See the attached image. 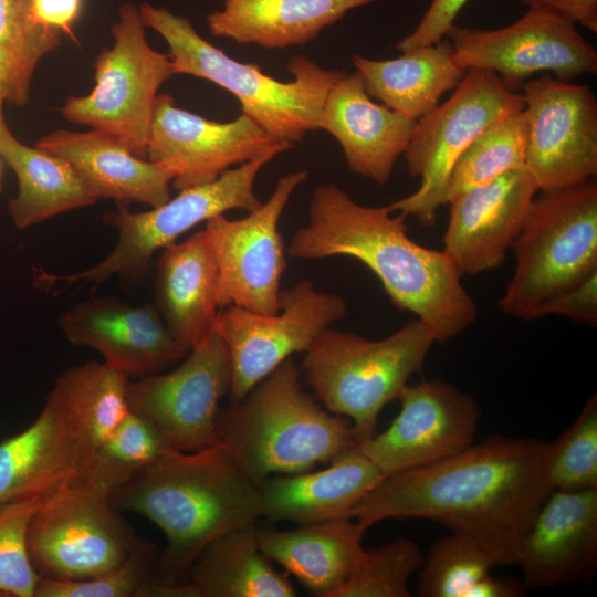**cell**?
Returning <instances> with one entry per match:
<instances>
[{
	"label": "cell",
	"mask_w": 597,
	"mask_h": 597,
	"mask_svg": "<svg viewBox=\"0 0 597 597\" xmlns=\"http://www.w3.org/2000/svg\"><path fill=\"white\" fill-rule=\"evenodd\" d=\"M307 170L282 176L271 196L240 219L223 214L205 222L218 266V304L272 315L279 312L281 280L286 268L281 216Z\"/></svg>",
	"instance_id": "cell-15"
},
{
	"label": "cell",
	"mask_w": 597,
	"mask_h": 597,
	"mask_svg": "<svg viewBox=\"0 0 597 597\" xmlns=\"http://www.w3.org/2000/svg\"><path fill=\"white\" fill-rule=\"evenodd\" d=\"M230 387L229 353L213 329L172 370L129 379L126 401L170 449L195 452L220 442L219 404Z\"/></svg>",
	"instance_id": "cell-14"
},
{
	"label": "cell",
	"mask_w": 597,
	"mask_h": 597,
	"mask_svg": "<svg viewBox=\"0 0 597 597\" xmlns=\"http://www.w3.org/2000/svg\"><path fill=\"white\" fill-rule=\"evenodd\" d=\"M494 564L473 541L452 533L438 538L423 557L417 587L419 597H464Z\"/></svg>",
	"instance_id": "cell-37"
},
{
	"label": "cell",
	"mask_w": 597,
	"mask_h": 597,
	"mask_svg": "<svg viewBox=\"0 0 597 597\" xmlns=\"http://www.w3.org/2000/svg\"><path fill=\"white\" fill-rule=\"evenodd\" d=\"M219 441L255 484L312 470L357 446L349 419L323 408L284 360L237 404L219 411Z\"/></svg>",
	"instance_id": "cell-4"
},
{
	"label": "cell",
	"mask_w": 597,
	"mask_h": 597,
	"mask_svg": "<svg viewBox=\"0 0 597 597\" xmlns=\"http://www.w3.org/2000/svg\"><path fill=\"white\" fill-rule=\"evenodd\" d=\"M294 145L279 143L256 158L224 171L216 180L178 191L161 206L132 212L117 206L104 214V221L117 231L113 250L94 265L72 273L41 270L36 282L44 287L60 283L61 289L75 283L101 284L112 276L135 280L149 269L153 255L175 243L179 237L201 222L230 210L247 212L262 201L254 190L261 169Z\"/></svg>",
	"instance_id": "cell-8"
},
{
	"label": "cell",
	"mask_w": 597,
	"mask_h": 597,
	"mask_svg": "<svg viewBox=\"0 0 597 597\" xmlns=\"http://www.w3.org/2000/svg\"><path fill=\"white\" fill-rule=\"evenodd\" d=\"M36 147L71 165L92 195L112 199L117 206H161L171 198L172 172L163 165L137 157L116 136L92 128L88 132L55 129Z\"/></svg>",
	"instance_id": "cell-24"
},
{
	"label": "cell",
	"mask_w": 597,
	"mask_h": 597,
	"mask_svg": "<svg viewBox=\"0 0 597 597\" xmlns=\"http://www.w3.org/2000/svg\"><path fill=\"white\" fill-rule=\"evenodd\" d=\"M106 437L77 367L63 371L35 420L0 441V505L84 478Z\"/></svg>",
	"instance_id": "cell-10"
},
{
	"label": "cell",
	"mask_w": 597,
	"mask_h": 597,
	"mask_svg": "<svg viewBox=\"0 0 597 597\" xmlns=\"http://www.w3.org/2000/svg\"><path fill=\"white\" fill-rule=\"evenodd\" d=\"M352 61L370 97L416 121L437 107L441 96L454 90L467 73L457 64L447 38L395 59L354 55Z\"/></svg>",
	"instance_id": "cell-29"
},
{
	"label": "cell",
	"mask_w": 597,
	"mask_h": 597,
	"mask_svg": "<svg viewBox=\"0 0 597 597\" xmlns=\"http://www.w3.org/2000/svg\"><path fill=\"white\" fill-rule=\"evenodd\" d=\"M389 427L357 443L386 476L452 457L473 443L480 421L476 400L441 379L406 386Z\"/></svg>",
	"instance_id": "cell-18"
},
{
	"label": "cell",
	"mask_w": 597,
	"mask_h": 597,
	"mask_svg": "<svg viewBox=\"0 0 597 597\" xmlns=\"http://www.w3.org/2000/svg\"><path fill=\"white\" fill-rule=\"evenodd\" d=\"M523 88L524 167L538 191L572 188L597 175V100L589 86L549 75Z\"/></svg>",
	"instance_id": "cell-16"
},
{
	"label": "cell",
	"mask_w": 597,
	"mask_h": 597,
	"mask_svg": "<svg viewBox=\"0 0 597 597\" xmlns=\"http://www.w3.org/2000/svg\"><path fill=\"white\" fill-rule=\"evenodd\" d=\"M279 143L243 113L230 122H217L177 107L169 94H159L146 158L168 168L172 187L180 191L211 182Z\"/></svg>",
	"instance_id": "cell-19"
},
{
	"label": "cell",
	"mask_w": 597,
	"mask_h": 597,
	"mask_svg": "<svg viewBox=\"0 0 597 597\" xmlns=\"http://www.w3.org/2000/svg\"><path fill=\"white\" fill-rule=\"evenodd\" d=\"M528 9L544 10L597 32V0H522Z\"/></svg>",
	"instance_id": "cell-43"
},
{
	"label": "cell",
	"mask_w": 597,
	"mask_h": 597,
	"mask_svg": "<svg viewBox=\"0 0 597 597\" xmlns=\"http://www.w3.org/2000/svg\"><path fill=\"white\" fill-rule=\"evenodd\" d=\"M109 498L119 512L139 514L163 532L157 574L167 585L187 583L212 541L262 516L258 484L220 442L195 452L167 450Z\"/></svg>",
	"instance_id": "cell-3"
},
{
	"label": "cell",
	"mask_w": 597,
	"mask_h": 597,
	"mask_svg": "<svg viewBox=\"0 0 597 597\" xmlns=\"http://www.w3.org/2000/svg\"><path fill=\"white\" fill-rule=\"evenodd\" d=\"M512 249L516 265L498 306L540 318L549 301L597 273L596 181L535 195Z\"/></svg>",
	"instance_id": "cell-7"
},
{
	"label": "cell",
	"mask_w": 597,
	"mask_h": 597,
	"mask_svg": "<svg viewBox=\"0 0 597 597\" xmlns=\"http://www.w3.org/2000/svg\"><path fill=\"white\" fill-rule=\"evenodd\" d=\"M385 478L357 447L322 470L272 475L258 486L262 516L300 525L350 517L354 506Z\"/></svg>",
	"instance_id": "cell-25"
},
{
	"label": "cell",
	"mask_w": 597,
	"mask_h": 597,
	"mask_svg": "<svg viewBox=\"0 0 597 597\" xmlns=\"http://www.w3.org/2000/svg\"><path fill=\"white\" fill-rule=\"evenodd\" d=\"M467 1L432 0L416 29L397 43V49L406 52L441 41Z\"/></svg>",
	"instance_id": "cell-40"
},
{
	"label": "cell",
	"mask_w": 597,
	"mask_h": 597,
	"mask_svg": "<svg viewBox=\"0 0 597 597\" xmlns=\"http://www.w3.org/2000/svg\"><path fill=\"white\" fill-rule=\"evenodd\" d=\"M523 108L511 112L486 127L457 159L449 175L444 201L524 167Z\"/></svg>",
	"instance_id": "cell-33"
},
{
	"label": "cell",
	"mask_w": 597,
	"mask_h": 597,
	"mask_svg": "<svg viewBox=\"0 0 597 597\" xmlns=\"http://www.w3.org/2000/svg\"><path fill=\"white\" fill-rule=\"evenodd\" d=\"M537 191L533 178L522 167L448 202L442 252L461 275L481 274L502 264Z\"/></svg>",
	"instance_id": "cell-21"
},
{
	"label": "cell",
	"mask_w": 597,
	"mask_h": 597,
	"mask_svg": "<svg viewBox=\"0 0 597 597\" xmlns=\"http://www.w3.org/2000/svg\"><path fill=\"white\" fill-rule=\"evenodd\" d=\"M167 450L170 448L157 430L128 411L97 447L84 478L103 484L111 493Z\"/></svg>",
	"instance_id": "cell-34"
},
{
	"label": "cell",
	"mask_w": 597,
	"mask_h": 597,
	"mask_svg": "<svg viewBox=\"0 0 597 597\" xmlns=\"http://www.w3.org/2000/svg\"><path fill=\"white\" fill-rule=\"evenodd\" d=\"M159 553L142 538L121 565L104 575L74 582L40 577L34 597H160L165 583L157 574Z\"/></svg>",
	"instance_id": "cell-35"
},
{
	"label": "cell",
	"mask_w": 597,
	"mask_h": 597,
	"mask_svg": "<svg viewBox=\"0 0 597 597\" xmlns=\"http://www.w3.org/2000/svg\"><path fill=\"white\" fill-rule=\"evenodd\" d=\"M44 495L0 505V597H34L40 576L29 556L27 533Z\"/></svg>",
	"instance_id": "cell-39"
},
{
	"label": "cell",
	"mask_w": 597,
	"mask_h": 597,
	"mask_svg": "<svg viewBox=\"0 0 597 597\" xmlns=\"http://www.w3.org/2000/svg\"><path fill=\"white\" fill-rule=\"evenodd\" d=\"M140 540L113 506L109 490L83 476L46 493L27 533L29 556L38 575L62 582L108 573Z\"/></svg>",
	"instance_id": "cell-9"
},
{
	"label": "cell",
	"mask_w": 597,
	"mask_h": 597,
	"mask_svg": "<svg viewBox=\"0 0 597 597\" xmlns=\"http://www.w3.org/2000/svg\"><path fill=\"white\" fill-rule=\"evenodd\" d=\"M548 442L492 434L436 463L396 473L350 517L369 528L387 519H426L479 545L494 566L517 564L536 513L552 491Z\"/></svg>",
	"instance_id": "cell-1"
},
{
	"label": "cell",
	"mask_w": 597,
	"mask_h": 597,
	"mask_svg": "<svg viewBox=\"0 0 597 597\" xmlns=\"http://www.w3.org/2000/svg\"><path fill=\"white\" fill-rule=\"evenodd\" d=\"M547 478L552 490L597 489V397L593 395L577 419L548 443Z\"/></svg>",
	"instance_id": "cell-38"
},
{
	"label": "cell",
	"mask_w": 597,
	"mask_h": 597,
	"mask_svg": "<svg viewBox=\"0 0 597 597\" xmlns=\"http://www.w3.org/2000/svg\"><path fill=\"white\" fill-rule=\"evenodd\" d=\"M422 563L419 545L406 537L363 548L337 597H410L409 578Z\"/></svg>",
	"instance_id": "cell-36"
},
{
	"label": "cell",
	"mask_w": 597,
	"mask_h": 597,
	"mask_svg": "<svg viewBox=\"0 0 597 597\" xmlns=\"http://www.w3.org/2000/svg\"><path fill=\"white\" fill-rule=\"evenodd\" d=\"M525 591L523 582L514 578H494L486 574L468 589L464 597H520Z\"/></svg>",
	"instance_id": "cell-44"
},
{
	"label": "cell",
	"mask_w": 597,
	"mask_h": 597,
	"mask_svg": "<svg viewBox=\"0 0 597 597\" xmlns=\"http://www.w3.org/2000/svg\"><path fill=\"white\" fill-rule=\"evenodd\" d=\"M524 108L523 96L509 88L493 72L469 69L453 94L419 118L404 153L419 188L388 208L431 227L446 205L449 175L465 148L492 123Z\"/></svg>",
	"instance_id": "cell-12"
},
{
	"label": "cell",
	"mask_w": 597,
	"mask_h": 597,
	"mask_svg": "<svg viewBox=\"0 0 597 597\" xmlns=\"http://www.w3.org/2000/svg\"><path fill=\"white\" fill-rule=\"evenodd\" d=\"M545 315H561L588 325H596L597 273L549 301L542 311V317Z\"/></svg>",
	"instance_id": "cell-41"
},
{
	"label": "cell",
	"mask_w": 597,
	"mask_h": 597,
	"mask_svg": "<svg viewBox=\"0 0 597 597\" xmlns=\"http://www.w3.org/2000/svg\"><path fill=\"white\" fill-rule=\"evenodd\" d=\"M417 121L367 93L360 74H344L329 90L320 129L339 144L349 169L378 185L386 184L405 153Z\"/></svg>",
	"instance_id": "cell-23"
},
{
	"label": "cell",
	"mask_w": 597,
	"mask_h": 597,
	"mask_svg": "<svg viewBox=\"0 0 597 597\" xmlns=\"http://www.w3.org/2000/svg\"><path fill=\"white\" fill-rule=\"evenodd\" d=\"M57 325L70 344L95 349L129 379L161 373L189 353L154 304L92 296L62 312Z\"/></svg>",
	"instance_id": "cell-20"
},
{
	"label": "cell",
	"mask_w": 597,
	"mask_h": 597,
	"mask_svg": "<svg viewBox=\"0 0 597 597\" xmlns=\"http://www.w3.org/2000/svg\"><path fill=\"white\" fill-rule=\"evenodd\" d=\"M367 530L356 520L343 517L289 531L258 528V541L261 552L311 594L337 597L364 548Z\"/></svg>",
	"instance_id": "cell-27"
},
{
	"label": "cell",
	"mask_w": 597,
	"mask_h": 597,
	"mask_svg": "<svg viewBox=\"0 0 597 597\" xmlns=\"http://www.w3.org/2000/svg\"><path fill=\"white\" fill-rule=\"evenodd\" d=\"M377 0H223L207 15L216 38L268 50L305 44L350 10Z\"/></svg>",
	"instance_id": "cell-28"
},
{
	"label": "cell",
	"mask_w": 597,
	"mask_h": 597,
	"mask_svg": "<svg viewBox=\"0 0 597 597\" xmlns=\"http://www.w3.org/2000/svg\"><path fill=\"white\" fill-rule=\"evenodd\" d=\"M446 38L459 66L493 72L511 90L521 88L538 72H553L564 81L597 72L596 49L575 24L544 10L528 9L514 23L496 30L453 24Z\"/></svg>",
	"instance_id": "cell-17"
},
{
	"label": "cell",
	"mask_w": 597,
	"mask_h": 597,
	"mask_svg": "<svg viewBox=\"0 0 597 597\" xmlns=\"http://www.w3.org/2000/svg\"><path fill=\"white\" fill-rule=\"evenodd\" d=\"M145 28L139 6L123 3L111 30L114 44L93 62L94 88L67 97L60 108L69 122L116 136L140 158H146L158 90L175 75L168 54L149 45Z\"/></svg>",
	"instance_id": "cell-11"
},
{
	"label": "cell",
	"mask_w": 597,
	"mask_h": 597,
	"mask_svg": "<svg viewBox=\"0 0 597 597\" xmlns=\"http://www.w3.org/2000/svg\"><path fill=\"white\" fill-rule=\"evenodd\" d=\"M61 40L57 29L35 18L32 0H0V108L29 103L38 64Z\"/></svg>",
	"instance_id": "cell-32"
},
{
	"label": "cell",
	"mask_w": 597,
	"mask_h": 597,
	"mask_svg": "<svg viewBox=\"0 0 597 597\" xmlns=\"http://www.w3.org/2000/svg\"><path fill=\"white\" fill-rule=\"evenodd\" d=\"M526 590L585 579L597 566V489L552 490L522 542Z\"/></svg>",
	"instance_id": "cell-22"
},
{
	"label": "cell",
	"mask_w": 597,
	"mask_h": 597,
	"mask_svg": "<svg viewBox=\"0 0 597 597\" xmlns=\"http://www.w3.org/2000/svg\"><path fill=\"white\" fill-rule=\"evenodd\" d=\"M3 166H4V163L2 161V159H1V157H0V192H1V190H2Z\"/></svg>",
	"instance_id": "cell-45"
},
{
	"label": "cell",
	"mask_w": 597,
	"mask_h": 597,
	"mask_svg": "<svg viewBox=\"0 0 597 597\" xmlns=\"http://www.w3.org/2000/svg\"><path fill=\"white\" fill-rule=\"evenodd\" d=\"M0 157L13 170L18 195L8 210L18 229L97 202L75 170L64 159L17 139L0 108Z\"/></svg>",
	"instance_id": "cell-30"
},
{
	"label": "cell",
	"mask_w": 597,
	"mask_h": 597,
	"mask_svg": "<svg viewBox=\"0 0 597 597\" xmlns=\"http://www.w3.org/2000/svg\"><path fill=\"white\" fill-rule=\"evenodd\" d=\"M146 28L159 33L169 48L174 74L210 81L231 93L242 113L274 140L295 145L320 129L325 98L345 74L325 70L304 55L292 56L289 82L265 74L256 64L239 62L198 34L189 19L148 2L139 6Z\"/></svg>",
	"instance_id": "cell-5"
},
{
	"label": "cell",
	"mask_w": 597,
	"mask_h": 597,
	"mask_svg": "<svg viewBox=\"0 0 597 597\" xmlns=\"http://www.w3.org/2000/svg\"><path fill=\"white\" fill-rule=\"evenodd\" d=\"M188 582L199 597H293L285 574L261 552L255 523L212 541L193 563Z\"/></svg>",
	"instance_id": "cell-31"
},
{
	"label": "cell",
	"mask_w": 597,
	"mask_h": 597,
	"mask_svg": "<svg viewBox=\"0 0 597 597\" xmlns=\"http://www.w3.org/2000/svg\"><path fill=\"white\" fill-rule=\"evenodd\" d=\"M154 305L174 337L189 350L213 329L219 313L218 266L205 229L161 250Z\"/></svg>",
	"instance_id": "cell-26"
},
{
	"label": "cell",
	"mask_w": 597,
	"mask_h": 597,
	"mask_svg": "<svg viewBox=\"0 0 597 597\" xmlns=\"http://www.w3.org/2000/svg\"><path fill=\"white\" fill-rule=\"evenodd\" d=\"M434 343L419 320L378 341L329 326L305 352L302 370L321 404L349 419L360 442L376 433L379 413L422 369Z\"/></svg>",
	"instance_id": "cell-6"
},
{
	"label": "cell",
	"mask_w": 597,
	"mask_h": 597,
	"mask_svg": "<svg viewBox=\"0 0 597 597\" xmlns=\"http://www.w3.org/2000/svg\"><path fill=\"white\" fill-rule=\"evenodd\" d=\"M83 9V0H32V11L43 24L57 29L76 41L73 31Z\"/></svg>",
	"instance_id": "cell-42"
},
{
	"label": "cell",
	"mask_w": 597,
	"mask_h": 597,
	"mask_svg": "<svg viewBox=\"0 0 597 597\" xmlns=\"http://www.w3.org/2000/svg\"><path fill=\"white\" fill-rule=\"evenodd\" d=\"M405 219L388 206L359 205L338 186L323 184L313 190L308 220L293 234L287 254L358 260L397 308L415 314L436 342L444 343L476 320L478 308L449 258L411 240Z\"/></svg>",
	"instance_id": "cell-2"
},
{
	"label": "cell",
	"mask_w": 597,
	"mask_h": 597,
	"mask_svg": "<svg viewBox=\"0 0 597 597\" xmlns=\"http://www.w3.org/2000/svg\"><path fill=\"white\" fill-rule=\"evenodd\" d=\"M346 313L347 304L342 296L317 291L310 280L282 290L279 312L272 315L234 305L222 308L214 329L230 357V404L242 400L293 354L305 353L325 328Z\"/></svg>",
	"instance_id": "cell-13"
}]
</instances>
